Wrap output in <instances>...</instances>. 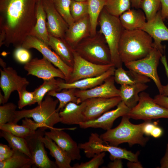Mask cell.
I'll return each instance as SVG.
<instances>
[{"label": "cell", "mask_w": 168, "mask_h": 168, "mask_svg": "<svg viewBox=\"0 0 168 168\" xmlns=\"http://www.w3.org/2000/svg\"><path fill=\"white\" fill-rule=\"evenodd\" d=\"M12 150L9 146L2 143L0 144V154H6L11 152Z\"/></svg>", "instance_id": "obj_51"}, {"label": "cell", "mask_w": 168, "mask_h": 168, "mask_svg": "<svg viewBox=\"0 0 168 168\" xmlns=\"http://www.w3.org/2000/svg\"><path fill=\"white\" fill-rule=\"evenodd\" d=\"M142 0H130L131 7L135 9H140Z\"/></svg>", "instance_id": "obj_54"}, {"label": "cell", "mask_w": 168, "mask_h": 168, "mask_svg": "<svg viewBox=\"0 0 168 168\" xmlns=\"http://www.w3.org/2000/svg\"><path fill=\"white\" fill-rule=\"evenodd\" d=\"M112 162H110L107 167L109 168H122L123 167V163L121 159H117L114 160Z\"/></svg>", "instance_id": "obj_49"}, {"label": "cell", "mask_w": 168, "mask_h": 168, "mask_svg": "<svg viewBox=\"0 0 168 168\" xmlns=\"http://www.w3.org/2000/svg\"><path fill=\"white\" fill-rule=\"evenodd\" d=\"M37 0H0V33L4 45L21 47L36 22Z\"/></svg>", "instance_id": "obj_1"}, {"label": "cell", "mask_w": 168, "mask_h": 168, "mask_svg": "<svg viewBox=\"0 0 168 168\" xmlns=\"http://www.w3.org/2000/svg\"><path fill=\"white\" fill-rule=\"evenodd\" d=\"M5 103V98L4 95H2L0 91V104H4Z\"/></svg>", "instance_id": "obj_55"}, {"label": "cell", "mask_w": 168, "mask_h": 168, "mask_svg": "<svg viewBox=\"0 0 168 168\" xmlns=\"http://www.w3.org/2000/svg\"><path fill=\"white\" fill-rule=\"evenodd\" d=\"M155 102L159 105L168 109V96L159 94L153 98Z\"/></svg>", "instance_id": "obj_45"}, {"label": "cell", "mask_w": 168, "mask_h": 168, "mask_svg": "<svg viewBox=\"0 0 168 168\" xmlns=\"http://www.w3.org/2000/svg\"><path fill=\"white\" fill-rule=\"evenodd\" d=\"M161 7V13L164 20H168V0H160Z\"/></svg>", "instance_id": "obj_46"}, {"label": "cell", "mask_w": 168, "mask_h": 168, "mask_svg": "<svg viewBox=\"0 0 168 168\" xmlns=\"http://www.w3.org/2000/svg\"><path fill=\"white\" fill-rule=\"evenodd\" d=\"M160 10L152 19L147 21L142 30L152 38L153 46L163 54L165 48L161 43L163 41H168V28L164 22Z\"/></svg>", "instance_id": "obj_19"}, {"label": "cell", "mask_w": 168, "mask_h": 168, "mask_svg": "<svg viewBox=\"0 0 168 168\" xmlns=\"http://www.w3.org/2000/svg\"><path fill=\"white\" fill-rule=\"evenodd\" d=\"M131 7L130 0H106L104 8L110 14L119 17Z\"/></svg>", "instance_id": "obj_36"}, {"label": "cell", "mask_w": 168, "mask_h": 168, "mask_svg": "<svg viewBox=\"0 0 168 168\" xmlns=\"http://www.w3.org/2000/svg\"><path fill=\"white\" fill-rule=\"evenodd\" d=\"M49 46L67 64L72 68L74 63L73 48L64 39L49 35Z\"/></svg>", "instance_id": "obj_27"}, {"label": "cell", "mask_w": 168, "mask_h": 168, "mask_svg": "<svg viewBox=\"0 0 168 168\" xmlns=\"http://www.w3.org/2000/svg\"><path fill=\"white\" fill-rule=\"evenodd\" d=\"M86 157H92L95 155L103 152H108L110 154V158L112 161L119 159H125L129 161H138L139 151L134 153L125 148L109 144L103 140L100 135L96 133H92L88 141L81 145Z\"/></svg>", "instance_id": "obj_7"}, {"label": "cell", "mask_w": 168, "mask_h": 168, "mask_svg": "<svg viewBox=\"0 0 168 168\" xmlns=\"http://www.w3.org/2000/svg\"><path fill=\"white\" fill-rule=\"evenodd\" d=\"M105 152H103L95 155L90 160L80 164H74L72 168H98L104 162Z\"/></svg>", "instance_id": "obj_42"}, {"label": "cell", "mask_w": 168, "mask_h": 168, "mask_svg": "<svg viewBox=\"0 0 168 168\" xmlns=\"http://www.w3.org/2000/svg\"><path fill=\"white\" fill-rule=\"evenodd\" d=\"M0 136L7 141L12 150L23 153L32 159L31 155L25 138L17 136L10 133L2 130L0 132Z\"/></svg>", "instance_id": "obj_33"}, {"label": "cell", "mask_w": 168, "mask_h": 168, "mask_svg": "<svg viewBox=\"0 0 168 168\" xmlns=\"http://www.w3.org/2000/svg\"><path fill=\"white\" fill-rule=\"evenodd\" d=\"M114 76L115 82L122 85H133L149 82L151 79L133 70H125L122 67L115 69Z\"/></svg>", "instance_id": "obj_30"}, {"label": "cell", "mask_w": 168, "mask_h": 168, "mask_svg": "<svg viewBox=\"0 0 168 168\" xmlns=\"http://www.w3.org/2000/svg\"><path fill=\"white\" fill-rule=\"evenodd\" d=\"M115 68L113 66L100 76L81 79L72 83H67L64 81H63L59 84V91L65 89L74 88L86 90L93 88L102 83L108 77L113 76Z\"/></svg>", "instance_id": "obj_23"}, {"label": "cell", "mask_w": 168, "mask_h": 168, "mask_svg": "<svg viewBox=\"0 0 168 168\" xmlns=\"http://www.w3.org/2000/svg\"><path fill=\"white\" fill-rule=\"evenodd\" d=\"M24 68L27 75L35 76L43 80L55 77L65 80L62 71L44 57L42 58H36L31 59L25 64Z\"/></svg>", "instance_id": "obj_13"}, {"label": "cell", "mask_w": 168, "mask_h": 168, "mask_svg": "<svg viewBox=\"0 0 168 168\" xmlns=\"http://www.w3.org/2000/svg\"><path fill=\"white\" fill-rule=\"evenodd\" d=\"M91 30L88 15L69 26L64 39L73 49L82 40L91 35Z\"/></svg>", "instance_id": "obj_21"}, {"label": "cell", "mask_w": 168, "mask_h": 168, "mask_svg": "<svg viewBox=\"0 0 168 168\" xmlns=\"http://www.w3.org/2000/svg\"><path fill=\"white\" fill-rule=\"evenodd\" d=\"M99 30L103 35L110 50L111 62L115 68L122 67L118 53L119 41L124 28L119 17L109 13L104 8L99 18Z\"/></svg>", "instance_id": "obj_5"}, {"label": "cell", "mask_w": 168, "mask_h": 168, "mask_svg": "<svg viewBox=\"0 0 168 168\" xmlns=\"http://www.w3.org/2000/svg\"><path fill=\"white\" fill-rule=\"evenodd\" d=\"M160 60L164 67L166 74L168 80V64L165 55H163L161 56ZM160 94L168 96V82L167 85L162 86L161 92Z\"/></svg>", "instance_id": "obj_44"}, {"label": "cell", "mask_w": 168, "mask_h": 168, "mask_svg": "<svg viewBox=\"0 0 168 168\" xmlns=\"http://www.w3.org/2000/svg\"><path fill=\"white\" fill-rule=\"evenodd\" d=\"M40 139L49 150L50 154L54 158L58 167L72 168L70 165L72 160L64 151L46 135L41 136Z\"/></svg>", "instance_id": "obj_28"}, {"label": "cell", "mask_w": 168, "mask_h": 168, "mask_svg": "<svg viewBox=\"0 0 168 168\" xmlns=\"http://www.w3.org/2000/svg\"><path fill=\"white\" fill-rule=\"evenodd\" d=\"M54 7L59 14L68 24L72 25L75 21L70 12L71 0H53Z\"/></svg>", "instance_id": "obj_37"}, {"label": "cell", "mask_w": 168, "mask_h": 168, "mask_svg": "<svg viewBox=\"0 0 168 168\" xmlns=\"http://www.w3.org/2000/svg\"><path fill=\"white\" fill-rule=\"evenodd\" d=\"M153 48V39L144 31L124 29L119 44L118 53L125 63L146 57Z\"/></svg>", "instance_id": "obj_2"}, {"label": "cell", "mask_w": 168, "mask_h": 168, "mask_svg": "<svg viewBox=\"0 0 168 168\" xmlns=\"http://www.w3.org/2000/svg\"><path fill=\"white\" fill-rule=\"evenodd\" d=\"M162 129L156 125L152 131L150 135L154 138H157L160 137L162 135Z\"/></svg>", "instance_id": "obj_50"}, {"label": "cell", "mask_w": 168, "mask_h": 168, "mask_svg": "<svg viewBox=\"0 0 168 168\" xmlns=\"http://www.w3.org/2000/svg\"><path fill=\"white\" fill-rule=\"evenodd\" d=\"M161 7L160 0H142L140 9L144 12L147 21H148L156 16Z\"/></svg>", "instance_id": "obj_38"}, {"label": "cell", "mask_w": 168, "mask_h": 168, "mask_svg": "<svg viewBox=\"0 0 168 168\" xmlns=\"http://www.w3.org/2000/svg\"><path fill=\"white\" fill-rule=\"evenodd\" d=\"M156 125L151 122V120L147 121L143 129L144 134L147 136L150 135L152 131Z\"/></svg>", "instance_id": "obj_47"}, {"label": "cell", "mask_w": 168, "mask_h": 168, "mask_svg": "<svg viewBox=\"0 0 168 168\" xmlns=\"http://www.w3.org/2000/svg\"><path fill=\"white\" fill-rule=\"evenodd\" d=\"M148 86L145 83L133 85H122L120 88L122 101L130 109L135 107L139 100L140 93L146 90Z\"/></svg>", "instance_id": "obj_29"}, {"label": "cell", "mask_w": 168, "mask_h": 168, "mask_svg": "<svg viewBox=\"0 0 168 168\" xmlns=\"http://www.w3.org/2000/svg\"><path fill=\"white\" fill-rule=\"evenodd\" d=\"M64 81L60 78L44 80L42 84L34 91L36 102L38 105L41 103L44 97L49 92L52 91H59V84Z\"/></svg>", "instance_id": "obj_35"}, {"label": "cell", "mask_w": 168, "mask_h": 168, "mask_svg": "<svg viewBox=\"0 0 168 168\" xmlns=\"http://www.w3.org/2000/svg\"><path fill=\"white\" fill-rule=\"evenodd\" d=\"M87 105L86 100L79 104L70 102L59 112L60 122L67 125H79L84 122V112Z\"/></svg>", "instance_id": "obj_22"}, {"label": "cell", "mask_w": 168, "mask_h": 168, "mask_svg": "<svg viewBox=\"0 0 168 168\" xmlns=\"http://www.w3.org/2000/svg\"><path fill=\"white\" fill-rule=\"evenodd\" d=\"M114 75L107 78L102 84L92 88L80 90L76 89L75 95L79 104L91 98H112L120 96V90L115 86Z\"/></svg>", "instance_id": "obj_15"}, {"label": "cell", "mask_w": 168, "mask_h": 168, "mask_svg": "<svg viewBox=\"0 0 168 168\" xmlns=\"http://www.w3.org/2000/svg\"><path fill=\"white\" fill-rule=\"evenodd\" d=\"M113 66L112 64L100 65L93 63L82 58L74 50L72 71L67 83H72L86 78L98 76Z\"/></svg>", "instance_id": "obj_11"}, {"label": "cell", "mask_w": 168, "mask_h": 168, "mask_svg": "<svg viewBox=\"0 0 168 168\" xmlns=\"http://www.w3.org/2000/svg\"><path fill=\"white\" fill-rule=\"evenodd\" d=\"M119 20L124 29L142 30L147 21L145 14L141 9H130L119 17Z\"/></svg>", "instance_id": "obj_25"}, {"label": "cell", "mask_w": 168, "mask_h": 168, "mask_svg": "<svg viewBox=\"0 0 168 168\" xmlns=\"http://www.w3.org/2000/svg\"><path fill=\"white\" fill-rule=\"evenodd\" d=\"M42 1L46 15V26L49 35L64 39L68 25L56 9L53 0Z\"/></svg>", "instance_id": "obj_16"}, {"label": "cell", "mask_w": 168, "mask_h": 168, "mask_svg": "<svg viewBox=\"0 0 168 168\" xmlns=\"http://www.w3.org/2000/svg\"><path fill=\"white\" fill-rule=\"evenodd\" d=\"M45 132V135L54 142L69 155L72 161L81 157L78 145L67 133L62 129L53 128Z\"/></svg>", "instance_id": "obj_20"}, {"label": "cell", "mask_w": 168, "mask_h": 168, "mask_svg": "<svg viewBox=\"0 0 168 168\" xmlns=\"http://www.w3.org/2000/svg\"><path fill=\"white\" fill-rule=\"evenodd\" d=\"M163 54L153 46L152 50L146 57L124 63L128 69L133 70L152 80L157 87L159 94L161 93L163 85L158 74L157 68Z\"/></svg>", "instance_id": "obj_9"}, {"label": "cell", "mask_w": 168, "mask_h": 168, "mask_svg": "<svg viewBox=\"0 0 168 168\" xmlns=\"http://www.w3.org/2000/svg\"><path fill=\"white\" fill-rule=\"evenodd\" d=\"M139 100L136 105L126 115L130 119L151 120L160 118L168 119V109L157 103L149 94L144 91L139 94Z\"/></svg>", "instance_id": "obj_8"}, {"label": "cell", "mask_w": 168, "mask_h": 168, "mask_svg": "<svg viewBox=\"0 0 168 168\" xmlns=\"http://www.w3.org/2000/svg\"><path fill=\"white\" fill-rule=\"evenodd\" d=\"M45 130L44 128H40L34 134L25 138L34 166L39 168H57L55 162L51 160L48 157L44 144L40 139L41 136L45 135Z\"/></svg>", "instance_id": "obj_12"}, {"label": "cell", "mask_w": 168, "mask_h": 168, "mask_svg": "<svg viewBox=\"0 0 168 168\" xmlns=\"http://www.w3.org/2000/svg\"><path fill=\"white\" fill-rule=\"evenodd\" d=\"M70 9L71 16L75 21L88 15L87 1L78 2L72 1Z\"/></svg>", "instance_id": "obj_39"}, {"label": "cell", "mask_w": 168, "mask_h": 168, "mask_svg": "<svg viewBox=\"0 0 168 168\" xmlns=\"http://www.w3.org/2000/svg\"><path fill=\"white\" fill-rule=\"evenodd\" d=\"M0 63L1 65L3 68L6 67V63L3 61L2 59L1 58L0 59Z\"/></svg>", "instance_id": "obj_56"}, {"label": "cell", "mask_w": 168, "mask_h": 168, "mask_svg": "<svg viewBox=\"0 0 168 168\" xmlns=\"http://www.w3.org/2000/svg\"><path fill=\"white\" fill-rule=\"evenodd\" d=\"M71 0L76 1H78V2H85V1H87V0Z\"/></svg>", "instance_id": "obj_57"}, {"label": "cell", "mask_w": 168, "mask_h": 168, "mask_svg": "<svg viewBox=\"0 0 168 168\" xmlns=\"http://www.w3.org/2000/svg\"><path fill=\"white\" fill-rule=\"evenodd\" d=\"M86 100L87 105L84 112V122L97 119L117 106L122 101L119 96L110 98H92Z\"/></svg>", "instance_id": "obj_18"}, {"label": "cell", "mask_w": 168, "mask_h": 168, "mask_svg": "<svg viewBox=\"0 0 168 168\" xmlns=\"http://www.w3.org/2000/svg\"><path fill=\"white\" fill-rule=\"evenodd\" d=\"M46 15L42 0H37L36 7V22L29 35L34 36L49 45V34L46 26Z\"/></svg>", "instance_id": "obj_26"}, {"label": "cell", "mask_w": 168, "mask_h": 168, "mask_svg": "<svg viewBox=\"0 0 168 168\" xmlns=\"http://www.w3.org/2000/svg\"><path fill=\"white\" fill-rule=\"evenodd\" d=\"M130 110L121 101L115 109L105 112L94 120L80 123L79 125L81 128L83 129L100 128L107 130L111 128L117 119L126 115Z\"/></svg>", "instance_id": "obj_17"}, {"label": "cell", "mask_w": 168, "mask_h": 168, "mask_svg": "<svg viewBox=\"0 0 168 168\" xmlns=\"http://www.w3.org/2000/svg\"><path fill=\"white\" fill-rule=\"evenodd\" d=\"M127 167L128 168H143L141 162L138 161H128L127 164Z\"/></svg>", "instance_id": "obj_52"}, {"label": "cell", "mask_w": 168, "mask_h": 168, "mask_svg": "<svg viewBox=\"0 0 168 168\" xmlns=\"http://www.w3.org/2000/svg\"><path fill=\"white\" fill-rule=\"evenodd\" d=\"M21 47L28 49L34 48L38 51L43 55V57L62 71L65 77V82H68L72 71V68L64 63L45 43L34 36L28 35L25 39Z\"/></svg>", "instance_id": "obj_10"}, {"label": "cell", "mask_w": 168, "mask_h": 168, "mask_svg": "<svg viewBox=\"0 0 168 168\" xmlns=\"http://www.w3.org/2000/svg\"><path fill=\"white\" fill-rule=\"evenodd\" d=\"M73 49L82 58L93 63L112 64L110 49L104 37L99 31L95 35L83 40Z\"/></svg>", "instance_id": "obj_6"}, {"label": "cell", "mask_w": 168, "mask_h": 168, "mask_svg": "<svg viewBox=\"0 0 168 168\" xmlns=\"http://www.w3.org/2000/svg\"><path fill=\"white\" fill-rule=\"evenodd\" d=\"M126 115L122 117L120 123L114 128L110 129L100 135V138L109 144L117 146L127 143L130 147L138 144L144 147L149 138L145 137L143 127L146 122L138 124L132 123Z\"/></svg>", "instance_id": "obj_3"}, {"label": "cell", "mask_w": 168, "mask_h": 168, "mask_svg": "<svg viewBox=\"0 0 168 168\" xmlns=\"http://www.w3.org/2000/svg\"><path fill=\"white\" fill-rule=\"evenodd\" d=\"M17 106L12 102L6 103L0 106V125L13 122Z\"/></svg>", "instance_id": "obj_40"}, {"label": "cell", "mask_w": 168, "mask_h": 168, "mask_svg": "<svg viewBox=\"0 0 168 168\" xmlns=\"http://www.w3.org/2000/svg\"><path fill=\"white\" fill-rule=\"evenodd\" d=\"M88 15L91 27V35H95L100 15L104 8L106 0H87Z\"/></svg>", "instance_id": "obj_32"}, {"label": "cell", "mask_w": 168, "mask_h": 168, "mask_svg": "<svg viewBox=\"0 0 168 168\" xmlns=\"http://www.w3.org/2000/svg\"><path fill=\"white\" fill-rule=\"evenodd\" d=\"M0 87L2 91L7 103L11 93L15 91H17L26 88L29 81L24 77L19 75L15 70L11 67L0 69Z\"/></svg>", "instance_id": "obj_14"}, {"label": "cell", "mask_w": 168, "mask_h": 168, "mask_svg": "<svg viewBox=\"0 0 168 168\" xmlns=\"http://www.w3.org/2000/svg\"><path fill=\"white\" fill-rule=\"evenodd\" d=\"M24 118L22 120L21 125H18L13 122H8L0 125V129L17 136L25 138L33 135L38 128L42 127L40 124L29 118Z\"/></svg>", "instance_id": "obj_24"}, {"label": "cell", "mask_w": 168, "mask_h": 168, "mask_svg": "<svg viewBox=\"0 0 168 168\" xmlns=\"http://www.w3.org/2000/svg\"><path fill=\"white\" fill-rule=\"evenodd\" d=\"M161 168H168V143L166 145L165 153L160 161Z\"/></svg>", "instance_id": "obj_48"}, {"label": "cell", "mask_w": 168, "mask_h": 168, "mask_svg": "<svg viewBox=\"0 0 168 168\" xmlns=\"http://www.w3.org/2000/svg\"><path fill=\"white\" fill-rule=\"evenodd\" d=\"M13 151L10 158L0 161V168H30L34 165L32 159L28 156L18 151Z\"/></svg>", "instance_id": "obj_31"}, {"label": "cell", "mask_w": 168, "mask_h": 168, "mask_svg": "<svg viewBox=\"0 0 168 168\" xmlns=\"http://www.w3.org/2000/svg\"><path fill=\"white\" fill-rule=\"evenodd\" d=\"M17 92L19 98L18 102L19 109H21L26 106L30 105L36 103L34 91H28L26 88H25Z\"/></svg>", "instance_id": "obj_41"}, {"label": "cell", "mask_w": 168, "mask_h": 168, "mask_svg": "<svg viewBox=\"0 0 168 168\" xmlns=\"http://www.w3.org/2000/svg\"><path fill=\"white\" fill-rule=\"evenodd\" d=\"M58 103V99L54 100L52 96L46 94L44 100L35 107L16 110L13 123L17 124L23 118H31L46 129L54 128L55 124L60 122L59 113L56 110Z\"/></svg>", "instance_id": "obj_4"}, {"label": "cell", "mask_w": 168, "mask_h": 168, "mask_svg": "<svg viewBox=\"0 0 168 168\" xmlns=\"http://www.w3.org/2000/svg\"><path fill=\"white\" fill-rule=\"evenodd\" d=\"M14 152L13 150L11 152L3 154H0V161H5L10 158Z\"/></svg>", "instance_id": "obj_53"}, {"label": "cell", "mask_w": 168, "mask_h": 168, "mask_svg": "<svg viewBox=\"0 0 168 168\" xmlns=\"http://www.w3.org/2000/svg\"><path fill=\"white\" fill-rule=\"evenodd\" d=\"M15 60L21 64H26L31 60V54L28 49L21 47L16 48L13 53Z\"/></svg>", "instance_id": "obj_43"}, {"label": "cell", "mask_w": 168, "mask_h": 168, "mask_svg": "<svg viewBox=\"0 0 168 168\" xmlns=\"http://www.w3.org/2000/svg\"><path fill=\"white\" fill-rule=\"evenodd\" d=\"M76 89L74 88L65 89H63L61 92L52 91L49 92L47 94L55 97L58 100L59 105L56 110L59 113L70 102L79 104L78 98L75 95Z\"/></svg>", "instance_id": "obj_34"}]
</instances>
